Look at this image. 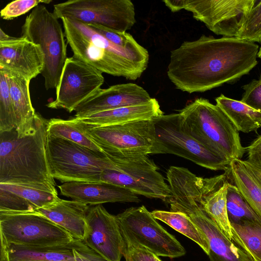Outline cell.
Masks as SVG:
<instances>
[{"instance_id": "obj_1", "label": "cell", "mask_w": 261, "mask_h": 261, "mask_svg": "<svg viewBox=\"0 0 261 261\" xmlns=\"http://www.w3.org/2000/svg\"><path fill=\"white\" fill-rule=\"evenodd\" d=\"M258 45L236 37L202 35L171 51L167 75L175 87L189 93L232 83L257 64Z\"/></svg>"}, {"instance_id": "obj_2", "label": "cell", "mask_w": 261, "mask_h": 261, "mask_svg": "<svg viewBox=\"0 0 261 261\" xmlns=\"http://www.w3.org/2000/svg\"><path fill=\"white\" fill-rule=\"evenodd\" d=\"M47 123L36 113L31 134L19 138L16 128L0 133V184L58 193L46 156Z\"/></svg>"}, {"instance_id": "obj_3", "label": "cell", "mask_w": 261, "mask_h": 261, "mask_svg": "<svg viewBox=\"0 0 261 261\" xmlns=\"http://www.w3.org/2000/svg\"><path fill=\"white\" fill-rule=\"evenodd\" d=\"M73 57L102 73L136 80L146 69L149 54L138 43L122 46L100 35L89 25L67 18L61 19Z\"/></svg>"}, {"instance_id": "obj_4", "label": "cell", "mask_w": 261, "mask_h": 261, "mask_svg": "<svg viewBox=\"0 0 261 261\" xmlns=\"http://www.w3.org/2000/svg\"><path fill=\"white\" fill-rule=\"evenodd\" d=\"M179 114L184 130L208 150L230 161L241 160L246 148L239 131L217 105L197 98Z\"/></svg>"}, {"instance_id": "obj_5", "label": "cell", "mask_w": 261, "mask_h": 261, "mask_svg": "<svg viewBox=\"0 0 261 261\" xmlns=\"http://www.w3.org/2000/svg\"><path fill=\"white\" fill-rule=\"evenodd\" d=\"M46 156L51 175L62 182H100L111 161L97 152L67 140L47 136Z\"/></svg>"}, {"instance_id": "obj_6", "label": "cell", "mask_w": 261, "mask_h": 261, "mask_svg": "<svg viewBox=\"0 0 261 261\" xmlns=\"http://www.w3.org/2000/svg\"><path fill=\"white\" fill-rule=\"evenodd\" d=\"M21 29V37L39 45L43 52L41 74L46 89H56L67 58L64 32L58 18L40 4L27 16Z\"/></svg>"}, {"instance_id": "obj_7", "label": "cell", "mask_w": 261, "mask_h": 261, "mask_svg": "<svg viewBox=\"0 0 261 261\" xmlns=\"http://www.w3.org/2000/svg\"><path fill=\"white\" fill-rule=\"evenodd\" d=\"M104 153L112 161V166L101 173L100 182L165 202L171 197L169 185L159 172L158 167L147 155Z\"/></svg>"}, {"instance_id": "obj_8", "label": "cell", "mask_w": 261, "mask_h": 261, "mask_svg": "<svg viewBox=\"0 0 261 261\" xmlns=\"http://www.w3.org/2000/svg\"><path fill=\"white\" fill-rule=\"evenodd\" d=\"M155 145L153 154H172L202 167L226 171L231 161L208 150L186 132L178 113L153 118Z\"/></svg>"}, {"instance_id": "obj_9", "label": "cell", "mask_w": 261, "mask_h": 261, "mask_svg": "<svg viewBox=\"0 0 261 261\" xmlns=\"http://www.w3.org/2000/svg\"><path fill=\"white\" fill-rule=\"evenodd\" d=\"M170 189L171 197L167 202L170 211L185 214L201 230L208 244L210 261H249L244 252L203 211L188 186L175 182Z\"/></svg>"}, {"instance_id": "obj_10", "label": "cell", "mask_w": 261, "mask_h": 261, "mask_svg": "<svg viewBox=\"0 0 261 261\" xmlns=\"http://www.w3.org/2000/svg\"><path fill=\"white\" fill-rule=\"evenodd\" d=\"M172 12L182 9L215 34L236 37L256 0H165Z\"/></svg>"}, {"instance_id": "obj_11", "label": "cell", "mask_w": 261, "mask_h": 261, "mask_svg": "<svg viewBox=\"0 0 261 261\" xmlns=\"http://www.w3.org/2000/svg\"><path fill=\"white\" fill-rule=\"evenodd\" d=\"M0 236L7 244L28 246L66 244L74 239L37 212L0 211Z\"/></svg>"}, {"instance_id": "obj_12", "label": "cell", "mask_w": 261, "mask_h": 261, "mask_svg": "<svg viewBox=\"0 0 261 261\" xmlns=\"http://www.w3.org/2000/svg\"><path fill=\"white\" fill-rule=\"evenodd\" d=\"M123 240L142 245L158 256L177 258L186 251L146 207H131L116 216Z\"/></svg>"}, {"instance_id": "obj_13", "label": "cell", "mask_w": 261, "mask_h": 261, "mask_svg": "<svg viewBox=\"0 0 261 261\" xmlns=\"http://www.w3.org/2000/svg\"><path fill=\"white\" fill-rule=\"evenodd\" d=\"M53 13L58 19L67 18L121 32L130 30L136 22L130 0L68 1L54 5Z\"/></svg>"}, {"instance_id": "obj_14", "label": "cell", "mask_w": 261, "mask_h": 261, "mask_svg": "<svg viewBox=\"0 0 261 261\" xmlns=\"http://www.w3.org/2000/svg\"><path fill=\"white\" fill-rule=\"evenodd\" d=\"M85 129L103 153L125 155L153 153L155 138L153 119L105 126L85 124Z\"/></svg>"}, {"instance_id": "obj_15", "label": "cell", "mask_w": 261, "mask_h": 261, "mask_svg": "<svg viewBox=\"0 0 261 261\" xmlns=\"http://www.w3.org/2000/svg\"><path fill=\"white\" fill-rule=\"evenodd\" d=\"M103 82L101 72L73 57L67 58L56 88V99L46 106L71 113L100 89Z\"/></svg>"}, {"instance_id": "obj_16", "label": "cell", "mask_w": 261, "mask_h": 261, "mask_svg": "<svg viewBox=\"0 0 261 261\" xmlns=\"http://www.w3.org/2000/svg\"><path fill=\"white\" fill-rule=\"evenodd\" d=\"M86 223L83 243L110 261H120L124 243L116 216L109 213L102 204L95 205L89 207Z\"/></svg>"}, {"instance_id": "obj_17", "label": "cell", "mask_w": 261, "mask_h": 261, "mask_svg": "<svg viewBox=\"0 0 261 261\" xmlns=\"http://www.w3.org/2000/svg\"><path fill=\"white\" fill-rule=\"evenodd\" d=\"M44 65V55L39 45L21 36L0 41L1 70L31 81L41 74Z\"/></svg>"}, {"instance_id": "obj_18", "label": "cell", "mask_w": 261, "mask_h": 261, "mask_svg": "<svg viewBox=\"0 0 261 261\" xmlns=\"http://www.w3.org/2000/svg\"><path fill=\"white\" fill-rule=\"evenodd\" d=\"M151 99L142 87L134 83L99 89L75 109V117L81 118L102 111L138 105Z\"/></svg>"}, {"instance_id": "obj_19", "label": "cell", "mask_w": 261, "mask_h": 261, "mask_svg": "<svg viewBox=\"0 0 261 261\" xmlns=\"http://www.w3.org/2000/svg\"><path fill=\"white\" fill-rule=\"evenodd\" d=\"M58 188L62 195L86 204L140 201L138 195L130 190L103 182H67Z\"/></svg>"}, {"instance_id": "obj_20", "label": "cell", "mask_w": 261, "mask_h": 261, "mask_svg": "<svg viewBox=\"0 0 261 261\" xmlns=\"http://www.w3.org/2000/svg\"><path fill=\"white\" fill-rule=\"evenodd\" d=\"M89 206L76 201L59 199L35 211L65 230L74 240L83 241L87 226L86 216Z\"/></svg>"}, {"instance_id": "obj_21", "label": "cell", "mask_w": 261, "mask_h": 261, "mask_svg": "<svg viewBox=\"0 0 261 261\" xmlns=\"http://www.w3.org/2000/svg\"><path fill=\"white\" fill-rule=\"evenodd\" d=\"M5 72L8 77L14 106L16 129L18 137L22 138L31 134L36 129V113L31 100L30 81L14 72Z\"/></svg>"}, {"instance_id": "obj_22", "label": "cell", "mask_w": 261, "mask_h": 261, "mask_svg": "<svg viewBox=\"0 0 261 261\" xmlns=\"http://www.w3.org/2000/svg\"><path fill=\"white\" fill-rule=\"evenodd\" d=\"M163 114L158 100L151 98L142 104L102 111L79 119L87 125L98 127L152 119Z\"/></svg>"}, {"instance_id": "obj_23", "label": "cell", "mask_w": 261, "mask_h": 261, "mask_svg": "<svg viewBox=\"0 0 261 261\" xmlns=\"http://www.w3.org/2000/svg\"><path fill=\"white\" fill-rule=\"evenodd\" d=\"M79 241L49 246L7 244V261H75L73 250Z\"/></svg>"}, {"instance_id": "obj_24", "label": "cell", "mask_w": 261, "mask_h": 261, "mask_svg": "<svg viewBox=\"0 0 261 261\" xmlns=\"http://www.w3.org/2000/svg\"><path fill=\"white\" fill-rule=\"evenodd\" d=\"M226 172L254 211L261 218V185L247 168L243 160L235 159Z\"/></svg>"}, {"instance_id": "obj_25", "label": "cell", "mask_w": 261, "mask_h": 261, "mask_svg": "<svg viewBox=\"0 0 261 261\" xmlns=\"http://www.w3.org/2000/svg\"><path fill=\"white\" fill-rule=\"evenodd\" d=\"M215 100L238 131L248 133L261 127V112L223 94Z\"/></svg>"}, {"instance_id": "obj_26", "label": "cell", "mask_w": 261, "mask_h": 261, "mask_svg": "<svg viewBox=\"0 0 261 261\" xmlns=\"http://www.w3.org/2000/svg\"><path fill=\"white\" fill-rule=\"evenodd\" d=\"M47 134L48 136L70 141L92 150L102 152L87 133L85 124L78 118L50 119L47 123Z\"/></svg>"}, {"instance_id": "obj_27", "label": "cell", "mask_w": 261, "mask_h": 261, "mask_svg": "<svg viewBox=\"0 0 261 261\" xmlns=\"http://www.w3.org/2000/svg\"><path fill=\"white\" fill-rule=\"evenodd\" d=\"M233 241L249 261H261V225L250 222H230Z\"/></svg>"}, {"instance_id": "obj_28", "label": "cell", "mask_w": 261, "mask_h": 261, "mask_svg": "<svg viewBox=\"0 0 261 261\" xmlns=\"http://www.w3.org/2000/svg\"><path fill=\"white\" fill-rule=\"evenodd\" d=\"M151 213L155 219L164 222L195 242L208 255L209 246L206 238L187 215L181 212L162 210H154Z\"/></svg>"}, {"instance_id": "obj_29", "label": "cell", "mask_w": 261, "mask_h": 261, "mask_svg": "<svg viewBox=\"0 0 261 261\" xmlns=\"http://www.w3.org/2000/svg\"><path fill=\"white\" fill-rule=\"evenodd\" d=\"M227 210L231 223L250 221L261 225V218L244 198L237 187L229 182L227 191Z\"/></svg>"}, {"instance_id": "obj_30", "label": "cell", "mask_w": 261, "mask_h": 261, "mask_svg": "<svg viewBox=\"0 0 261 261\" xmlns=\"http://www.w3.org/2000/svg\"><path fill=\"white\" fill-rule=\"evenodd\" d=\"M16 127L8 77L5 71L0 70V133L10 132Z\"/></svg>"}, {"instance_id": "obj_31", "label": "cell", "mask_w": 261, "mask_h": 261, "mask_svg": "<svg viewBox=\"0 0 261 261\" xmlns=\"http://www.w3.org/2000/svg\"><path fill=\"white\" fill-rule=\"evenodd\" d=\"M0 188L24 198L34 205L36 210L49 205L60 199L58 193L17 185L0 184Z\"/></svg>"}, {"instance_id": "obj_32", "label": "cell", "mask_w": 261, "mask_h": 261, "mask_svg": "<svg viewBox=\"0 0 261 261\" xmlns=\"http://www.w3.org/2000/svg\"><path fill=\"white\" fill-rule=\"evenodd\" d=\"M236 38L261 43V1L256 0Z\"/></svg>"}, {"instance_id": "obj_33", "label": "cell", "mask_w": 261, "mask_h": 261, "mask_svg": "<svg viewBox=\"0 0 261 261\" xmlns=\"http://www.w3.org/2000/svg\"><path fill=\"white\" fill-rule=\"evenodd\" d=\"M35 211L34 205L24 198L0 188V211L27 212Z\"/></svg>"}, {"instance_id": "obj_34", "label": "cell", "mask_w": 261, "mask_h": 261, "mask_svg": "<svg viewBox=\"0 0 261 261\" xmlns=\"http://www.w3.org/2000/svg\"><path fill=\"white\" fill-rule=\"evenodd\" d=\"M51 1L16 0L8 4L1 11V17L5 20H11L28 12L40 3L48 4Z\"/></svg>"}, {"instance_id": "obj_35", "label": "cell", "mask_w": 261, "mask_h": 261, "mask_svg": "<svg viewBox=\"0 0 261 261\" xmlns=\"http://www.w3.org/2000/svg\"><path fill=\"white\" fill-rule=\"evenodd\" d=\"M123 256L125 261H162L145 247L124 240Z\"/></svg>"}, {"instance_id": "obj_36", "label": "cell", "mask_w": 261, "mask_h": 261, "mask_svg": "<svg viewBox=\"0 0 261 261\" xmlns=\"http://www.w3.org/2000/svg\"><path fill=\"white\" fill-rule=\"evenodd\" d=\"M244 90L241 101L261 112V77L243 86Z\"/></svg>"}, {"instance_id": "obj_37", "label": "cell", "mask_w": 261, "mask_h": 261, "mask_svg": "<svg viewBox=\"0 0 261 261\" xmlns=\"http://www.w3.org/2000/svg\"><path fill=\"white\" fill-rule=\"evenodd\" d=\"M75 261H110L79 241L73 249Z\"/></svg>"}, {"instance_id": "obj_38", "label": "cell", "mask_w": 261, "mask_h": 261, "mask_svg": "<svg viewBox=\"0 0 261 261\" xmlns=\"http://www.w3.org/2000/svg\"><path fill=\"white\" fill-rule=\"evenodd\" d=\"M249 163L261 167V135L247 147Z\"/></svg>"}, {"instance_id": "obj_39", "label": "cell", "mask_w": 261, "mask_h": 261, "mask_svg": "<svg viewBox=\"0 0 261 261\" xmlns=\"http://www.w3.org/2000/svg\"><path fill=\"white\" fill-rule=\"evenodd\" d=\"M247 168L253 173L255 178L261 185V167L249 163L247 161H243Z\"/></svg>"}, {"instance_id": "obj_40", "label": "cell", "mask_w": 261, "mask_h": 261, "mask_svg": "<svg viewBox=\"0 0 261 261\" xmlns=\"http://www.w3.org/2000/svg\"><path fill=\"white\" fill-rule=\"evenodd\" d=\"M257 57L261 59V47H260V48L258 50V52L257 54Z\"/></svg>"}, {"instance_id": "obj_41", "label": "cell", "mask_w": 261, "mask_h": 261, "mask_svg": "<svg viewBox=\"0 0 261 261\" xmlns=\"http://www.w3.org/2000/svg\"><path fill=\"white\" fill-rule=\"evenodd\" d=\"M66 261H72V260H66Z\"/></svg>"}]
</instances>
